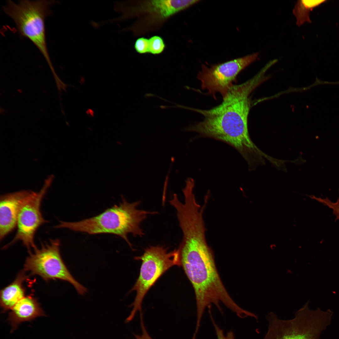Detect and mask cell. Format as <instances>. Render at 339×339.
Instances as JSON below:
<instances>
[{
    "label": "cell",
    "instance_id": "obj_7",
    "mask_svg": "<svg viewBox=\"0 0 339 339\" xmlns=\"http://www.w3.org/2000/svg\"><path fill=\"white\" fill-rule=\"evenodd\" d=\"M60 240L49 239L41 244L33 252H29L24 264V270L31 275H38L45 281L59 279L69 282L81 295L87 292V289L72 276L61 255Z\"/></svg>",
    "mask_w": 339,
    "mask_h": 339
},
{
    "label": "cell",
    "instance_id": "obj_19",
    "mask_svg": "<svg viewBox=\"0 0 339 339\" xmlns=\"http://www.w3.org/2000/svg\"><path fill=\"white\" fill-rule=\"evenodd\" d=\"M140 326L142 331L141 335L133 334L135 339H153L150 336L145 326L142 312H140Z\"/></svg>",
    "mask_w": 339,
    "mask_h": 339
},
{
    "label": "cell",
    "instance_id": "obj_2",
    "mask_svg": "<svg viewBox=\"0 0 339 339\" xmlns=\"http://www.w3.org/2000/svg\"><path fill=\"white\" fill-rule=\"evenodd\" d=\"M256 88L254 83L248 80L233 84L222 103L213 108L202 110L186 107V109L201 114L203 119L183 130L225 143L236 149L248 163L251 162L257 149L248 132V118L251 107L249 96Z\"/></svg>",
    "mask_w": 339,
    "mask_h": 339
},
{
    "label": "cell",
    "instance_id": "obj_9",
    "mask_svg": "<svg viewBox=\"0 0 339 339\" xmlns=\"http://www.w3.org/2000/svg\"><path fill=\"white\" fill-rule=\"evenodd\" d=\"M49 183L46 184L38 193L32 191L24 200L18 215L16 234L12 240L3 248L6 249L19 241L27 248L29 252L31 248L36 247L34 240L35 232L41 225L48 222L42 215L40 206Z\"/></svg>",
    "mask_w": 339,
    "mask_h": 339
},
{
    "label": "cell",
    "instance_id": "obj_16",
    "mask_svg": "<svg viewBox=\"0 0 339 339\" xmlns=\"http://www.w3.org/2000/svg\"><path fill=\"white\" fill-rule=\"evenodd\" d=\"M308 196L311 199H314L332 209L333 213L336 217L335 221L339 220V197L336 202H334L330 201L327 197L325 198H322L316 197L314 195Z\"/></svg>",
    "mask_w": 339,
    "mask_h": 339
},
{
    "label": "cell",
    "instance_id": "obj_1",
    "mask_svg": "<svg viewBox=\"0 0 339 339\" xmlns=\"http://www.w3.org/2000/svg\"><path fill=\"white\" fill-rule=\"evenodd\" d=\"M183 238L177 250L182 267L194 289L197 308L196 326H200L204 310L214 304L223 313L219 304L240 317L245 310L233 300L220 278L213 251L205 237L206 228L200 222H191L181 228Z\"/></svg>",
    "mask_w": 339,
    "mask_h": 339
},
{
    "label": "cell",
    "instance_id": "obj_11",
    "mask_svg": "<svg viewBox=\"0 0 339 339\" xmlns=\"http://www.w3.org/2000/svg\"><path fill=\"white\" fill-rule=\"evenodd\" d=\"M10 310L7 320L11 326V332L17 329L23 322L46 316L37 299L30 296H25Z\"/></svg>",
    "mask_w": 339,
    "mask_h": 339
},
{
    "label": "cell",
    "instance_id": "obj_18",
    "mask_svg": "<svg viewBox=\"0 0 339 339\" xmlns=\"http://www.w3.org/2000/svg\"><path fill=\"white\" fill-rule=\"evenodd\" d=\"M213 325L215 329L217 339H234L233 332L231 331L227 332L226 336L224 334L223 330L220 328L215 322Z\"/></svg>",
    "mask_w": 339,
    "mask_h": 339
},
{
    "label": "cell",
    "instance_id": "obj_3",
    "mask_svg": "<svg viewBox=\"0 0 339 339\" xmlns=\"http://www.w3.org/2000/svg\"><path fill=\"white\" fill-rule=\"evenodd\" d=\"M140 203V201L129 203L123 197L119 205H115L97 215L77 222L59 221V224L55 227L91 234L116 235L123 239L133 250L128 234H132L135 237L143 236L144 233L140 227L141 223L148 215L157 213L137 209Z\"/></svg>",
    "mask_w": 339,
    "mask_h": 339
},
{
    "label": "cell",
    "instance_id": "obj_5",
    "mask_svg": "<svg viewBox=\"0 0 339 339\" xmlns=\"http://www.w3.org/2000/svg\"><path fill=\"white\" fill-rule=\"evenodd\" d=\"M53 1L23 0L18 3L8 1L4 12L14 21L20 35L37 47L55 73L46 44L45 19L50 13Z\"/></svg>",
    "mask_w": 339,
    "mask_h": 339
},
{
    "label": "cell",
    "instance_id": "obj_10",
    "mask_svg": "<svg viewBox=\"0 0 339 339\" xmlns=\"http://www.w3.org/2000/svg\"><path fill=\"white\" fill-rule=\"evenodd\" d=\"M32 191H26L6 194L0 199V239L1 241L16 227L21 207Z\"/></svg>",
    "mask_w": 339,
    "mask_h": 339
},
{
    "label": "cell",
    "instance_id": "obj_14",
    "mask_svg": "<svg viewBox=\"0 0 339 339\" xmlns=\"http://www.w3.org/2000/svg\"><path fill=\"white\" fill-rule=\"evenodd\" d=\"M326 0H299L296 3L293 12L295 16L297 25L300 26L306 22H310V12L314 8Z\"/></svg>",
    "mask_w": 339,
    "mask_h": 339
},
{
    "label": "cell",
    "instance_id": "obj_8",
    "mask_svg": "<svg viewBox=\"0 0 339 339\" xmlns=\"http://www.w3.org/2000/svg\"><path fill=\"white\" fill-rule=\"evenodd\" d=\"M259 56V53H256L209 67L202 65L197 75L202 88L215 98L217 93L223 97L239 73L256 60Z\"/></svg>",
    "mask_w": 339,
    "mask_h": 339
},
{
    "label": "cell",
    "instance_id": "obj_13",
    "mask_svg": "<svg viewBox=\"0 0 339 339\" xmlns=\"http://www.w3.org/2000/svg\"><path fill=\"white\" fill-rule=\"evenodd\" d=\"M199 0H153L152 8L163 18L168 17L199 2Z\"/></svg>",
    "mask_w": 339,
    "mask_h": 339
},
{
    "label": "cell",
    "instance_id": "obj_15",
    "mask_svg": "<svg viewBox=\"0 0 339 339\" xmlns=\"http://www.w3.org/2000/svg\"><path fill=\"white\" fill-rule=\"evenodd\" d=\"M165 44L162 38L154 36L149 40V52L153 54H159L163 51Z\"/></svg>",
    "mask_w": 339,
    "mask_h": 339
},
{
    "label": "cell",
    "instance_id": "obj_12",
    "mask_svg": "<svg viewBox=\"0 0 339 339\" xmlns=\"http://www.w3.org/2000/svg\"><path fill=\"white\" fill-rule=\"evenodd\" d=\"M25 272L24 269L21 271L11 283L1 290L0 304L3 312L11 310L25 296V289L23 286L27 277Z\"/></svg>",
    "mask_w": 339,
    "mask_h": 339
},
{
    "label": "cell",
    "instance_id": "obj_6",
    "mask_svg": "<svg viewBox=\"0 0 339 339\" xmlns=\"http://www.w3.org/2000/svg\"><path fill=\"white\" fill-rule=\"evenodd\" d=\"M135 259L141 260L142 263L139 277L130 291H135L136 295L131 313L125 322L129 323L134 318L137 313L142 311V304L147 292L158 279L165 272L175 266H180V259L177 249L168 252L163 246H150L145 250L142 256Z\"/></svg>",
    "mask_w": 339,
    "mask_h": 339
},
{
    "label": "cell",
    "instance_id": "obj_4",
    "mask_svg": "<svg viewBox=\"0 0 339 339\" xmlns=\"http://www.w3.org/2000/svg\"><path fill=\"white\" fill-rule=\"evenodd\" d=\"M309 302L296 312L291 319H281L273 312L267 314L268 330L263 339H319L331 324L333 312L330 309L310 310Z\"/></svg>",
    "mask_w": 339,
    "mask_h": 339
},
{
    "label": "cell",
    "instance_id": "obj_17",
    "mask_svg": "<svg viewBox=\"0 0 339 339\" xmlns=\"http://www.w3.org/2000/svg\"><path fill=\"white\" fill-rule=\"evenodd\" d=\"M134 47L137 51L140 53L149 52V40L143 37L139 38L136 41Z\"/></svg>",
    "mask_w": 339,
    "mask_h": 339
}]
</instances>
